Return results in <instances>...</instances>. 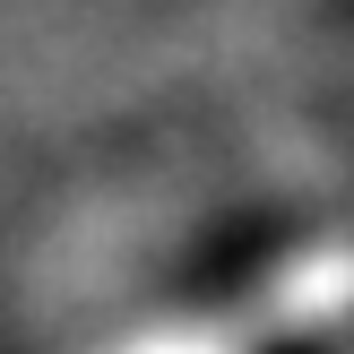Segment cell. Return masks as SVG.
Returning <instances> with one entry per match:
<instances>
[{
    "label": "cell",
    "mask_w": 354,
    "mask_h": 354,
    "mask_svg": "<svg viewBox=\"0 0 354 354\" xmlns=\"http://www.w3.org/2000/svg\"><path fill=\"white\" fill-rule=\"evenodd\" d=\"M121 354H242L225 328H207V320H165V328H147V337H130Z\"/></svg>",
    "instance_id": "6da1fadb"
}]
</instances>
